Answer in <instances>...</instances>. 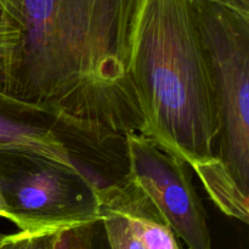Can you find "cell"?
I'll return each instance as SVG.
<instances>
[{
    "label": "cell",
    "mask_w": 249,
    "mask_h": 249,
    "mask_svg": "<svg viewBox=\"0 0 249 249\" xmlns=\"http://www.w3.org/2000/svg\"><path fill=\"white\" fill-rule=\"evenodd\" d=\"M142 0H0L10 32L0 92L89 142L140 133L131 48Z\"/></svg>",
    "instance_id": "obj_1"
},
{
    "label": "cell",
    "mask_w": 249,
    "mask_h": 249,
    "mask_svg": "<svg viewBox=\"0 0 249 249\" xmlns=\"http://www.w3.org/2000/svg\"><path fill=\"white\" fill-rule=\"evenodd\" d=\"M140 134L189 163L216 160L218 111L192 0H142L129 65Z\"/></svg>",
    "instance_id": "obj_2"
},
{
    "label": "cell",
    "mask_w": 249,
    "mask_h": 249,
    "mask_svg": "<svg viewBox=\"0 0 249 249\" xmlns=\"http://www.w3.org/2000/svg\"><path fill=\"white\" fill-rule=\"evenodd\" d=\"M218 111L216 158L249 195V16L192 0Z\"/></svg>",
    "instance_id": "obj_3"
},
{
    "label": "cell",
    "mask_w": 249,
    "mask_h": 249,
    "mask_svg": "<svg viewBox=\"0 0 249 249\" xmlns=\"http://www.w3.org/2000/svg\"><path fill=\"white\" fill-rule=\"evenodd\" d=\"M99 189L78 167L38 153L0 150L6 219L21 231H56L101 219Z\"/></svg>",
    "instance_id": "obj_4"
},
{
    "label": "cell",
    "mask_w": 249,
    "mask_h": 249,
    "mask_svg": "<svg viewBox=\"0 0 249 249\" xmlns=\"http://www.w3.org/2000/svg\"><path fill=\"white\" fill-rule=\"evenodd\" d=\"M128 175L141 187L189 249H213L203 203L192 182L189 163L165 152L140 133L124 136Z\"/></svg>",
    "instance_id": "obj_5"
},
{
    "label": "cell",
    "mask_w": 249,
    "mask_h": 249,
    "mask_svg": "<svg viewBox=\"0 0 249 249\" xmlns=\"http://www.w3.org/2000/svg\"><path fill=\"white\" fill-rule=\"evenodd\" d=\"M100 207L125 216L143 249H182L168 221L150 197L128 175L100 186Z\"/></svg>",
    "instance_id": "obj_6"
},
{
    "label": "cell",
    "mask_w": 249,
    "mask_h": 249,
    "mask_svg": "<svg viewBox=\"0 0 249 249\" xmlns=\"http://www.w3.org/2000/svg\"><path fill=\"white\" fill-rule=\"evenodd\" d=\"M34 117L0 92V150L38 153L68 167H77L60 134Z\"/></svg>",
    "instance_id": "obj_7"
},
{
    "label": "cell",
    "mask_w": 249,
    "mask_h": 249,
    "mask_svg": "<svg viewBox=\"0 0 249 249\" xmlns=\"http://www.w3.org/2000/svg\"><path fill=\"white\" fill-rule=\"evenodd\" d=\"M49 249H109L102 219L51 233Z\"/></svg>",
    "instance_id": "obj_8"
},
{
    "label": "cell",
    "mask_w": 249,
    "mask_h": 249,
    "mask_svg": "<svg viewBox=\"0 0 249 249\" xmlns=\"http://www.w3.org/2000/svg\"><path fill=\"white\" fill-rule=\"evenodd\" d=\"M101 219L106 229L109 249H143L125 216L101 207Z\"/></svg>",
    "instance_id": "obj_9"
},
{
    "label": "cell",
    "mask_w": 249,
    "mask_h": 249,
    "mask_svg": "<svg viewBox=\"0 0 249 249\" xmlns=\"http://www.w3.org/2000/svg\"><path fill=\"white\" fill-rule=\"evenodd\" d=\"M53 232V231H19L12 235H4L0 249H49Z\"/></svg>",
    "instance_id": "obj_10"
},
{
    "label": "cell",
    "mask_w": 249,
    "mask_h": 249,
    "mask_svg": "<svg viewBox=\"0 0 249 249\" xmlns=\"http://www.w3.org/2000/svg\"><path fill=\"white\" fill-rule=\"evenodd\" d=\"M211 1L223 4L225 6H229L231 9L236 10V11L241 12V14L249 16V0H211Z\"/></svg>",
    "instance_id": "obj_11"
},
{
    "label": "cell",
    "mask_w": 249,
    "mask_h": 249,
    "mask_svg": "<svg viewBox=\"0 0 249 249\" xmlns=\"http://www.w3.org/2000/svg\"><path fill=\"white\" fill-rule=\"evenodd\" d=\"M10 32L9 23H7L6 16L4 14V10H2L1 4H0V53H5V44H6L7 34Z\"/></svg>",
    "instance_id": "obj_12"
},
{
    "label": "cell",
    "mask_w": 249,
    "mask_h": 249,
    "mask_svg": "<svg viewBox=\"0 0 249 249\" xmlns=\"http://www.w3.org/2000/svg\"><path fill=\"white\" fill-rule=\"evenodd\" d=\"M0 216H1V218H6V207H5L1 192H0Z\"/></svg>",
    "instance_id": "obj_13"
},
{
    "label": "cell",
    "mask_w": 249,
    "mask_h": 249,
    "mask_svg": "<svg viewBox=\"0 0 249 249\" xmlns=\"http://www.w3.org/2000/svg\"><path fill=\"white\" fill-rule=\"evenodd\" d=\"M2 238H4V235H2V233H0V245H1V242H2Z\"/></svg>",
    "instance_id": "obj_14"
}]
</instances>
